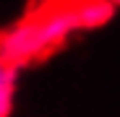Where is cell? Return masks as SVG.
Here are the masks:
<instances>
[{
    "label": "cell",
    "instance_id": "obj_1",
    "mask_svg": "<svg viewBox=\"0 0 120 117\" xmlns=\"http://www.w3.org/2000/svg\"><path fill=\"white\" fill-rule=\"evenodd\" d=\"M73 31H78V26L71 0H60V3L47 5L45 11L31 13L29 18L18 21L13 29H8L0 36V57L18 68L65 44Z\"/></svg>",
    "mask_w": 120,
    "mask_h": 117
},
{
    "label": "cell",
    "instance_id": "obj_2",
    "mask_svg": "<svg viewBox=\"0 0 120 117\" xmlns=\"http://www.w3.org/2000/svg\"><path fill=\"white\" fill-rule=\"evenodd\" d=\"M71 8H73V16H76L78 31L105 26L115 13V8L107 0H71Z\"/></svg>",
    "mask_w": 120,
    "mask_h": 117
},
{
    "label": "cell",
    "instance_id": "obj_3",
    "mask_svg": "<svg viewBox=\"0 0 120 117\" xmlns=\"http://www.w3.org/2000/svg\"><path fill=\"white\" fill-rule=\"evenodd\" d=\"M16 96V65L0 57V117H8Z\"/></svg>",
    "mask_w": 120,
    "mask_h": 117
},
{
    "label": "cell",
    "instance_id": "obj_4",
    "mask_svg": "<svg viewBox=\"0 0 120 117\" xmlns=\"http://www.w3.org/2000/svg\"><path fill=\"white\" fill-rule=\"evenodd\" d=\"M107 3H110L112 8H120V0H107Z\"/></svg>",
    "mask_w": 120,
    "mask_h": 117
}]
</instances>
